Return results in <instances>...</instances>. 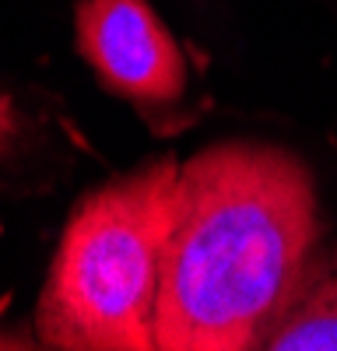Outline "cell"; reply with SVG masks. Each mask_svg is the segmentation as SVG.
Returning a JSON list of instances; mask_svg holds the SVG:
<instances>
[{"instance_id":"1","label":"cell","mask_w":337,"mask_h":351,"mask_svg":"<svg viewBox=\"0 0 337 351\" xmlns=\"http://www.w3.org/2000/svg\"><path fill=\"white\" fill-rule=\"evenodd\" d=\"M316 190L309 169L271 144H214L176 180L155 348H264L309 267Z\"/></svg>"},{"instance_id":"2","label":"cell","mask_w":337,"mask_h":351,"mask_svg":"<svg viewBox=\"0 0 337 351\" xmlns=\"http://www.w3.org/2000/svg\"><path fill=\"white\" fill-rule=\"evenodd\" d=\"M179 165L158 158L88 193L39 299V341L64 351H148Z\"/></svg>"},{"instance_id":"3","label":"cell","mask_w":337,"mask_h":351,"mask_svg":"<svg viewBox=\"0 0 337 351\" xmlns=\"http://www.w3.org/2000/svg\"><path fill=\"white\" fill-rule=\"evenodd\" d=\"M77 53L95 74L140 106L176 102L186 88V60L148 0H81Z\"/></svg>"},{"instance_id":"4","label":"cell","mask_w":337,"mask_h":351,"mask_svg":"<svg viewBox=\"0 0 337 351\" xmlns=\"http://www.w3.org/2000/svg\"><path fill=\"white\" fill-rule=\"evenodd\" d=\"M271 351H337V246L313 260L302 285L271 327Z\"/></svg>"},{"instance_id":"5","label":"cell","mask_w":337,"mask_h":351,"mask_svg":"<svg viewBox=\"0 0 337 351\" xmlns=\"http://www.w3.org/2000/svg\"><path fill=\"white\" fill-rule=\"evenodd\" d=\"M21 137V120H18V109L11 102L8 92H0V155L14 152V144Z\"/></svg>"}]
</instances>
